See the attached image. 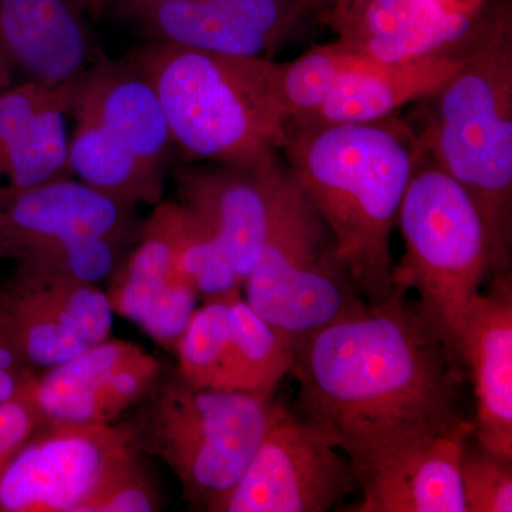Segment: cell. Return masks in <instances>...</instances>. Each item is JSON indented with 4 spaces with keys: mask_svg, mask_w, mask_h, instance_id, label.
Here are the masks:
<instances>
[{
    "mask_svg": "<svg viewBox=\"0 0 512 512\" xmlns=\"http://www.w3.org/2000/svg\"><path fill=\"white\" fill-rule=\"evenodd\" d=\"M148 37L217 55L272 59L306 15L299 0H114Z\"/></svg>",
    "mask_w": 512,
    "mask_h": 512,
    "instance_id": "8fae6325",
    "label": "cell"
},
{
    "mask_svg": "<svg viewBox=\"0 0 512 512\" xmlns=\"http://www.w3.org/2000/svg\"><path fill=\"white\" fill-rule=\"evenodd\" d=\"M303 9L306 13L316 12L318 15L329 9L332 5V0H299Z\"/></svg>",
    "mask_w": 512,
    "mask_h": 512,
    "instance_id": "8d00e7d4",
    "label": "cell"
},
{
    "mask_svg": "<svg viewBox=\"0 0 512 512\" xmlns=\"http://www.w3.org/2000/svg\"><path fill=\"white\" fill-rule=\"evenodd\" d=\"M161 373L136 343L107 339L26 384L46 423H111L140 402Z\"/></svg>",
    "mask_w": 512,
    "mask_h": 512,
    "instance_id": "4fadbf2b",
    "label": "cell"
},
{
    "mask_svg": "<svg viewBox=\"0 0 512 512\" xmlns=\"http://www.w3.org/2000/svg\"><path fill=\"white\" fill-rule=\"evenodd\" d=\"M457 73L434 94L436 116L421 150L476 204L497 272L512 245V16L507 3L485 15Z\"/></svg>",
    "mask_w": 512,
    "mask_h": 512,
    "instance_id": "277c9868",
    "label": "cell"
},
{
    "mask_svg": "<svg viewBox=\"0 0 512 512\" xmlns=\"http://www.w3.org/2000/svg\"><path fill=\"white\" fill-rule=\"evenodd\" d=\"M46 421L25 387L0 403V456L12 458Z\"/></svg>",
    "mask_w": 512,
    "mask_h": 512,
    "instance_id": "1f68e13d",
    "label": "cell"
},
{
    "mask_svg": "<svg viewBox=\"0 0 512 512\" xmlns=\"http://www.w3.org/2000/svg\"><path fill=\"white\" fill-rule=\"evenodd\" d=\"M76 2L84 13H89L97 18L104 10L113 5L114 0H76Z\"/></svg>",
    "mask_w": 512,
    "mask_h": 512,
    "instance_id": "e575fe53",
    "label": "cell"
},
{
    "mask_svg": "<svg viewBox=\"0 0 512 512\" xmlns=\"http://www.w3.org/2000/svg\"><path fill=\"white\" fill-rule=\"evenodd\" d=\"M281 151L295 183L325 221L339 264L370 305L393 295L390 238L419 144L387 119L286 124Z\"/></svg>",
    "mask_w": 512,
    "mask_h": 512,
    "instance_id": "7a4b0ae2",
    "label": "cell"
},
{
    "mask_svg": "<svg viewBox=\"0 0 512 512\" xmlns=\"http://www.w3.org/2000/svg\"><path fill=\"white\" fill-rule=\"evenodd\" d=\"M278 154L252 163L185 168L175 174L178 197L220 238L242 288L261 255L286 177Z\"/></svg>",
    "mask_w": 512,
    "mask_h": 512,
    "instance_id": "5bb4252c",
    "label": "cell"
},
{
    "mask_svg": "<svg viewBox=\"0 0 512 512\" xmlns=\"http://www.w3.org/2000/svg\"><path fill=\"white\" fill-rule=\"evenodd\" d=\"M457 8L460 6L447 0H366L319 19L338 33L339 40L355 42L426 28L447 18Z\"/></svg>",
    "mask_w": 512,
    "mask_h": 512,
    "instance_id": "4316f807",
    "label": "cell"
},
{
    "mask_svg": "<svg viewBox=\"0 0 512 512\" xmlns=\"http://www.w3.org/2000/svg\"><path fill=\"white\" fill-rule=\"evenodd\" d=\"M10 458L0 456V476H2L3 470H5L6 464L9 463Z\"/></svg>",
    "mask_w": 512,
    "mask_h": 512,
    "instance_id": "74e56055",
    "label": "cell"
},
{
    "mask_svg": "<svg viewBox=\"0 0 512 512\" xmlns=\"http://www.w3.org/2000/svg\"><path fill=\"white\" fill-rule=\"evenodd\" d=\"M231 366L229 389L272 397L284 377L291 375L293 352L241 291L229 296Z\"/></svg>",
    "mask_w": 512,
    "mask_h": 512,
    "instance_id": "7402d4cb",
    "label": "cell"
},
{
    "mask_svg": "<svg viewBox=\"0 0 512 512\" xmlns=\"http://www.w3.org/2000/svg\"><path fill=\"white\" fill-rule=\"evenodd\" d=\"M69 114L96 121L131 153L156 167L163 168L174 143L153 84L127 59L99 60L87 67L74 80Z\"/></svg>",
    "mask_w": 512,
    "mask_h": 512,
    "instance_id": "ac0fdd59",
    "label": "cell"
},
{
    "mask_svg": "<svg viewBox=\"0 0 512 512\" xmlns=\"http://www.w3.org/2000/svg\"><path fill=\"white\" fill-rule=\"evenodd\" d=\"M363 2H366V0H332V5L329 6L328 10L320 13L319 18L323 15H329V13L343 12V10H348Z\"/></svg>",
    "mask_w": 512,
    "mask_h": 512,
    "instance_id": "d590c367",
    "label": "cell"
},
{
    "mask_svg": "<svg viewBox=\"0 0 512 512\" xmlns=\"http://www.w3.org/2000/svg\"><path fill=\"white\" fill-rule=\"evenodd\" d=\"M242 289L292 352L369 305L339 264L325 221L289 171L264 248Z\"/></svg>",
    "mask_w": 512,
    "mask_h": 512,
    "instance_id": "52a82bcc",
    "label": "cell"
},
{
    "mask_svg": "<svg viewBox=\"0 0 512 512\" xmlns=\"http://www.w3.org/2000/svg\"><path fill=\"white\" fill-rule=\"evenodd\" d=\"M73 82L59 87L23 80L0 90V163L13 141L25 130L36 114L57 103L72 99Z\"/></svg>",
    "mask_w": 512,
    "mask_h": 512,
    "instance_id": "f546056e",
    "label": "cell"
},
{
    "mask_svg": "<svg viewBox=\"0 0 512 512\" xmlns=\"http://www.w3.org/2000/svg\"><path fill=\"white\" fill-rule=\"evenodd\" d=\"M511 464L483 447L464 448L460 476L466 512L512 511Z\"/></svg>",
    "mask_w": 512,
    "mask_h": 512,
    "instance_id": "83f0119b",
    "label": "cell"
},
{
    "mask_svg": "<svg viewBox=\"0 0 512 512\" xmlns=\"http://www.w3.org/2000/svg\"><path fill=\"white\" fill-rule=\"evenodd\" d=\"M406 293L369 303L293 352L303 419L355 471L417 441L473 431L458 412L457 357Z\"/></svg>",
    "mask_w": 512,
    "mask_h": 512,
    "instance_id": "6da1fadb",
    "label": "cell"
},
{
    "mask_svg": "<svg viewBox=\"0 0 512 512\" xmlns=\"http://www.w3.org/2000/svg\"><path fill=\"white\" fill-rule=\"evenodd\" d=\"M74 120L76 127L69 143V171L73 178L133 207L163 201L164 168L138 158L96 121Z\"/></svg>",
    "mask_w": 512,
    "mask_h": 512,
    "instance_id": "ffe728a7",
    "label": "cell"
},
{
    "mask_svg": "<svg viewBox=\"0 0 512 512\" xmlns=\"http://www.w3.org/2000/svg\"><path fill=\"white\" fill-rule=\"evenodd\" d=\"M177 201H161L140 229V241L107 292L114 315L140 326L171 278Z\"/></svg>",
    "mask_w": 512,
    "mask_h": 512,
    "instance_id": "44dd1931",
    "label": "cell"
},
{
    "mask_svg": "<svg viewBox=\"0 0 512 512\" xmlns=\"http://www.w3.org/2000/svg\"><path fill=\"white\" fill-rule=\"evenodd\" d=\"M456 356L470 370L477 399L480 447L512 461V286L510 271L497 272L478 293L457 340Z\"/></svg>",
    "mask_w": 512,
    "mask_h": 512,
    "instance_id": "9a60e30c",
    "label": "cell"
},
{
    "mask_svg": "<svg viewBox=\"0 0 512 512\" xmlns=\"http://www.w3.org/2000/svg\"><path fill=\"white\" fill-rule=\"evenodd\" d=\"M134 208L73 177L26 188L0 184V259L13 262V271L35 272L72 238L126 245L136 231Z\"/></svg>",
    "mask_w": 512,
    "mask_h": 512,
    "instance_id": "30bf717a",
    "label": "cell"
},
{
    "mask_svg": "<svg viewBox=\"0 0 512 512\" xmlns=\"http://www.w3.org/2000/svg\"><path fill=\"white\" fill-rule=\"evenodd\" d=\"M76 0H0V45L25 80L59 87L93 59V42Z\"/></svg>",
    "mask_w": 512,
    "mask_h": 512,
    "instance_id": "e0dca14e",
    "label": "cell"
},
{
    "mask_svg": "<svg viewBox=\"0 0 512 512\" xmlns=\"http://www.w3.org/2000/svg\"><path fill=\"white\" fill-rule=\"evenodd\" d=\"M231 293L220 298L207 299L202 303L175 346L178 375L188 386L229 390Z\"/></svg>",
    "mask_w": 512,
    "mask_h": 512,
    "instance_id": "d4e9b609",
    "label": "cell"
},
{
    "mask_svg": "<svg viewBox=\"0 0 512 512\" xmlns=\"http://www.w3.org/2000/svg\"><path fill=\"white\" fill-rule=\"evenodd\" d=\"M397 225L406 249L394 266V289H416L417 306L456 356L468 309L488 274L497 272L483 218L440 165L416 160Z\"/></svg>",
    "mask_w": 512,
    "mask_h": 512,
    "instance_id": "5b68a950",
    "label": "cell"
},
{
    "mask_svg": "<svg viewBox=\"0 0 512 512\" xmlns=\"http://www.w3.org/2000/svg\"><path fill=\"white\" fill-rule=\"evenodd\" d=\"M160 508L156 485L136 451L114 467L79 512H153Z\"/></svg>",
    "mask_w": 512,
    "mask_h": 512,
    "instance_id": "f1b7e54d",
    "label": "cell"
},
{
    "mask_svg": "<svg viewBox=\"0 0 512 512\" xmlns=\"http://www.w3.org/2000/svg\"><path fill=\"white\" fill-rule=\"evenodd\" d=\"M35 370L20 355L0 320V403L18 394L35 376Z\"/></svg>",
    "mask_w": 512,
    "mask_h": 512,
    "instance_id": "d6a6232c",
    "label": "cell"
},
{
    "mask_svg": "<svg viewBox=\"0 0 512 512\" xmlns=\"http://www.w3.org/2000/svg\"><path fill=\"white\" fill-rule=\"evenodd\" d=\"M200 293L183 279L171 276L158 293L140 328L164 349H173L197 311Z\"/></svg>",
    "mask_w": 512,
    "mask_h": 512,
    "instance_id": "4dcf8cb0",
    "label": "cell"
},
{
    "mask_svg": "<svg viewBox=\"0 0 512 512\" xmlns=\"http://www.w3.org/2000/svg\"><path fill=\"white\" fill-rule=\"evenodd\" d=\"M177 202L171 276L194 286L204 301L242 291L241 279L214 229L197 212Z\"/></svg>",
    "mask_w": 512,
    "mask_h": 512,
    "instance_id": "cb8c5ba5",
    "label": "cell"
},
{
    "mask_svg": "<svg viewBox=\"0 0 512 512\" xmlns=\"http://www.w3.org/2000/svg\"><path fill=\"white\" fill-rule=\"evenodd\" d=\"M466 52L454 50L399 63L372 60L346 76L318 109L288 123L312 126L375 123L389 119L394 111L410 101L427 99L439 92L460 69Z\"/></svg>",
    "mask_w": 512,
    "mask_h": 512,
    "instance_id": "d6986e66",
    "label": "cell"
},
{
    "mask_svg": "<svg viewBox=\"0 0 512 512\" xmlns=\"http://www.w3.org/2000/svg\"><path fill=\"white\" fill-rule=\"evenodd\" d=\"M107 292L67 276L13 274L0 284V320L33 369H49L110 339Z\"/></svg>",
    "mask_w": 512,
    "mask_h": 512,
    "instance_id": "7c38bea8",
    "label": "cell"
},
{
    "mask_svg": "<svg viewBox=\"0 0 512 512\" xmlns=\"http://www.w3.org/2000/svg\"><path fill=\"white\" fill-rule=\"evenodd\" d=\"M473 431L417 441L357 468V512H466L460 464Z\"/></svg>",
    "mask_w": 512,
    "mask_h": 512,
    "instance_id": "2e32d148",
    "label": "cell"
},
{
    "mask_svg": "<svg viewBox=\"0 0 512 512\" xmlns=\"http://www.w3.org/2000/svg\"><path fill=\"white\" fill-rule=\"evenodd\" d=\"M128 62L153 84L173 141L220 164L278 154L286 136L281 63L148 42Z\"/></svg>",
    "mask_w": 512,
    "mask_h": 512,
    "instance_id": "3957f363",
    "label": "cell"
},
{
    "mask_svg": "<svg viewBox=\"0 0 512 512\" xmlns=\"http://www.w3.org/2000/svg\"><path fill=\"white\" fill-rule=\"evenodd\" d=\"M359 490L349 457L275 403L269 429L220 512H326Z\"/></svg>",
    "mask_w": 512,
    "mask_h": 512,
    "instance_id": "9c48e42d",
    "label": "cell"
},
{
    "mask_svg": "<svg viewBox=\"0 0 512 512\" xmlns=\"http://www.w3.org/2000/svg\"><path fill=\"white\" fill-rule=\"evenodd\" d=\"M69 104H53L36 114L3 157L0 184L26 188L72 177L66 124Z\"/></svg>",
    "mask_w": 512,
    "mask_h": 512,
    "instance_id": "603a6c76",
    "label": "cell"
},
{
    "mask_svg": "<svg viewBox=\"0 0 512 512\" xmlns=\"http://www.w3.org/2000/svg\"><path fill=\"white\" fill-rule=\"evenodd\" d=\"M370 62L332 42L313 46L298 59L281 63L279 92L288 121L301 119L318 109L346 76Z\"/></svg>",
    "mask_w": 512,
    "mask_h": 512,
    "instance_id": "484cf974",
    "label": "cell"
},
{
    "mask_svg": "<svg viewBox=\"0 0 512 512\" xmlns=\"http://www.w3.org/2000/svg\"><path fill=\"white\" fill-rule=\"evenodd\" d=\"M141 451L127 423H46L6 464L0 511L79 512L124 458Z\"/></svg>",
    "mask_w": 512,
    "mask_h": 512,
    "instance_id": "ba28073f",
    "label": "cell"
},
{
    "mask_svg": "<svg viewBox=\"0 0 512 512\" xmlns=\"http://www.w3.org/2000/svg\"><path fill=\"white\" fill-rule=\"evenodd\" d=\"M15 74V70H13L5 50H3L2 45H0V90L6 89L10 84H13Z\"/></svg>",
    "mask_w": 512,
    "mask_h": 512,
    "instance_id": "836d02e7",
    "label": "cell"
},
{
    "mask_svg": "<svg viewBox=\"0 0 512 512\" xmlns=\"http://www.w3.org/2000/svg\"><path fill=\"white\" fill-rule=\"evenodd\" d=\"M272 397L200 389L183 380L156 394L134 420L138 446L160 457L195 507L220 512L274 416Z\"/></svg>",
    "mask_w": 512,
    "mask_h": 512,
    "instance_id": "8992f818",
    "label": "cell"
}]
</instances>
